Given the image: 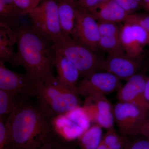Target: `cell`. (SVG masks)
Returning <instances> with one entry per match:
<instances>
[{"mask_svg": "<svg viewBox=\"0 0 149 149\" xmlns=\"http://www.w3.org/2000/svg\"><path fill=\"white\" fill-rule=\"evenodd\" d=\"M15 29L17 50L13 66L21 65L26 73L40 84L57 81L54 74L56 50L54 43L32 29L20 24Z\"/></svg>", "mask_w": 149, "mask_h": 149, "instance_id": "cell-1", "label": "cell"}, {"mask_svg": "<svg viewBox=\"0 0 149 149\" xmlns=\"http://www.w3.org/2000/svg\"><path fill=\"white\" fill-rule=\"evenodd\" d=\"M29 100L20 104L8 116L12 149L39 148L57 133L52 120Z\"/></svg>", "mask_w": 149, "mask_h": 149, "instance_id": "cell-2", "label": "cell"}, {"mask_svg": "<svg viewBox=\"0 0 149 149\" xmlns=\"http://www.w3.org/2000/svg\"><path fill=\"white\" fill-rule=\"evenodd\" d=\"M36 104L45 115L52 120L80 106L79 95L58 81L40 84L37 89Z\"/></svg>", "mask_w": 149, "mask_h": 149, "instance_id": "cell-3", "label": "cell"}, {"mask_svg": "<svg viewBox=\"0 0 149 149\" xmlns=\"http://www.w3.org/2000/svg\"><path fill=\"white\" fill-rule=\"evenodd\" d=\"M55 49L68 58L77 67L83 77L103 70L104 61L97 52L77 42L69 35H63L54 44Z\"/></svg>", "mask_w": 149, "mask_h": 149, "instance_id": "cell-4", "label": "cell"}, {"mask_svg": "<svg viewBox=\"0 0 149 149\" xmlns=\"http://www.w3.org/2000/svg\"><path fill=\"white\" fill-rule=\"evenodd\" d=\"M28 15L32 29L54 44L63 36L59 20L57 0H42Z\"/></svg>", "mask_w": 149, "mask_h": 149, "instance_id": "cell-5", "label": "cell"}, {"mask_svg": "<svg viewBox=\"0 0 149 149\" xmlns=\"http://www.w3.org/2000/svg\"><path fill=\"white\" fill-rule=\"evenodd\" d=\"M54 129L65 140H77L91 126V121L83 107H77L52 119Z\"/></svg>", "mask_w": 149, "mask_h": 149, "instance_id": "cell-6", "label": "cell"}, {"mask_svg": "<svg viewBox=\"0 0 149 149\" xmlns=\"http://www.w3.org/2000/svg\"><path fill=\"white\" fill-rule=\"evenodd\" d=\"M113 107L114 122L119 133L128 137L139 135L149 112L133 104L119 101Z\"/></svg>", "mask_w": 149, "mask_h": 149, "instance_id": "cell-7", "label": "cell"}, {"mask_svg": "<svg viewBox=\"0 0 149 149\" xmlns=\"http://www.w3.org/2000/svg\"><path fill=\"white\" fill-rule=\"evenodd\" d=\"M121 86L119 78L107 71L102 70L83 77L77 84V93L85 97L105 96L118 91Z\"/></svg>", "mask_w": 149, "mask_h": 149, "instance_id": "cell-8", "label": "cell"}, {"mask_svg": "<svg viewBox=\"0 0 149 149\" xmlns=\"http://www.w3.org/2000/svg\"><path fill=\"white\" fill-rule=\"evenodd\" d=\"M40 84L27 73L20 74L8 69L5 63L0 61V89L28 100L36 97Z\"/></svg>", "mask_w": 149, "mask_h": 149, "instance_id": "cell-9", "label": "cell"}, {"mask_svg": "<svg viewBox=\"0 0 149 149\" xmlns=\"http://www.w3.org/2000/svg\"><path fill=\"white\" fill-rule=\"evenodd\" d=\"M71 37L98 52L100 35L98 22L90 12L77 6L76 21Z\"/></svg>", "mask_w": 149, "mask_h": 149, "instance_id": "cell-10", "label": "cell"}, {"mask_svg": "<svg viewBox=\"0 0 149 149\" xmlns=\"http://www.w3.org/2000/svg\"><path fill=\"white\" fill-rule=\"evenodd\" d=\"M83 107L93 124L107 130L114 128L113 106L105 96L85 97Z\"/></svg>", "mask_w": 149, "mask_h": 149, "instance_id": "cell-11", "label": "cell"}, {"mask_svg": "<svg viewBox=\"0 0 149 149\" xmlns=\"http://www.w3.org/2000/svg\"><path fill=\"white\" fill-rule=\"evenodd\" d=\"M120 37L124 52L133 58L139 59L148 45V37L146 30L139 24L124 22L120 27Z\"/></svg>", "mask_w": 149, "mask_h": 149, "instance_id": "cell-12", "label": "cell"}, {"mask_svg": "<svg viewBox=\"0 0 149 149\" xmlns=\"http://www.w3.org/2000/svg\"><path fill=\"white\" fill-rule=\"evenodd\" d=\"M147 78L144 73H138L129 78L117 91L118 101L133 104L149 113L144 94Z\"/></svg>", "mask_w": 149, "mask_h": 149, "instance_id": "cell-13", "label": "cell"}, {"mask_svg": "<svg viewBox=\"0 0 149 149\" xmlns=\"http://www.w3.org/2000/svg\"><path fill=\"white\" fill-rule=\"evenodd\" d=\"M140 63L125 54H108L104 63L103 70L113 74L120 80L127 81L138 73Z\"/></svg>", "mask_w": 149, "mask_h": 149, "instance_id": "cell-14", "label": "cell"}, {"mask_svg": "<svg viewBox=\"0 0 149 149\" xmlns=\"http://www.w3.org/2000/svg\"><path fill=\"white\" fill-rule=\"evenodd\" d=\"M100 49L108 54H124L120 37V28L117 23L99 22Z\"/></svg>", "mask_w": 149, "mask_h": 149, "instance_id": "cell-15", "label": "cell"}, {"mask_svg": "<svg viewBox=\"0 0 149 149\" xmlns=\"http://www.w3.org/2000/svg\"><path fill=\"white\" fill-rule=\"evenodd\" d=\"M55 50L54 67L57 74L56 77L58 82L77 94L78 80L81 76L79 70L65 56Z\"/></svg>", "mask_w": 149, "mask_h": 149, "instance_id": "cell-16", "label": "cell"}, {"mask_svg": "<svg viewBox=\"0 0 149 149\" xmlns=\"http://www.w3.org/2000/svg\"><path fill=\"white\" fill-rule=\"evenodd\" d=\"M90 13L98 22L124 23L128 15L114 0H106Z\"/></svg>", "mask_w": 149, "mask_h": 149, "instance_id": "cell-17", "label": "cell"}, {"mask_svg": "<svg viewBox=\"0 0 149 149\" xmlns=\"http://www.w3.org/2000/svg\"><path fill=\"white\" fill-rule=\"evenodd\" d=\"M17 42L15 29L0 25V61L13 65L16 55L15 46Z\"/></svg>", "mask_w": 149, "mask_h": 149, "instance_id": "cell-18", "label": "cell"}, {"mask_svg": "<svg viewBox=\"0 0 149 149\" xmlns=\"http://www.w3.org/2000/svg\"><path fill=\"white\" fill-rule=\"evenodd\" d=\"M59 20L63 34L71 36L76 21L77 5L74 0H57Z\"/></svg>", "mask_w": 149, "mask_h": 149, "instance_id": "cell-19", "label": "cell"}, {"mask_svg": "<svg viewBox=\"0 0 149 149\" xmlns=\"http://www.w3.org/2000/svg\"><path fill=\"white\" fill-rule=\"evenodd\" d=\"M22 16L14 0H0V25L16 29Z\"/></svg>", "mask_w": 149, "mask_h": 149, "instance_id": "cell-20", "label": "cell"}, {"mask_svg": "<svg viewBox=\"0 0 149 149\" xmlns=\"http://www.w3.org/2000/svg\"><path fill=\"white\" fill-rule=\"evenodd\" d=\"M102 128L93 124L82 133L76 141L79 149H97L102 139Z\"/></svg>", "mask_w": 149, "mask_h": 149, "instance_id": "cell-21", "label": "cell"}, {"mask_svg": "<svg viewBox=\"0 0 149 149\" xmlns=\"http://www.w3.org/2000/svg\"><path fill=\"white\" fill-rule=\"evenodd\" d=\"M27 100L17 94L0 89V116H8Z\"/></svg>", "mask_w": 149, "mask_h": 149, "instance_id": "cell-22", "label": "cell"}, {"mask_svg": "<svg viewBox=\"0 0 149 149\" xmlns=\"http://www.w3.org/2000/svg\"><path fill=\"white\" fill-rule=\"evenodd\" d=\"M128 139L129 137L121 135L113 128L107 130L102 142L111 149H125Z\"/></svg>", "mask_w": 149, "mask_h": 149, "instance_id": "cell-23", "label": "cell"}, {"mask_svg": "<svg viewBox=\"0 0 149 149\" xmlns=\"http://www.w3.org/2000/svg\"><path fill=\"white\" fill-rule=\"evenodd\" d=\"M37 149H79L76 141H68L57 133Z\"/></svg>", "mask_w": 149, "mask_h": 149, "instance_id": "cell-24", "label": "cell"}, {"mask_svg": "<svg viewBox=\"0 0 149 149\" xmlns=\"http://www.w3.org/2000/svg\"><path fill=\"white\" fill-rule=\"evenodd\" d=\"M8 116H0V149H12V141L7 122Z\"/></svg>", "mask_w": 149, "mask_h": 149, "instance_id": "cell-25", "label": "cell"}, {"mask_svg": "<svg viewBox=\"0 0 149 149\" xmlns=\"http://www.w3.org/2000/svg\"><path fill=\"white\" fill-rule=\"evenodd\" d=\"M140 25L147 33L148 37L149 47V15L146 14L133 13L128 15L125 22Z\"/></svg>", "mask_w": 149, "mask_h": 149, "instance_id": "cell-26", "label": "cell"}, {"mask_svg": "<svg viewBox=\"0 0 149 149\" xmlns=\"http://www.w3.org/2000/svg\"><path fill=\"white\" fill-rule=\"evenodd\" d=\"M125 149H149V139L141 135L129 137Z\"/></svg>", "mask_w": 149, "mask_h": 149, "instance_id": "cell-27", "label": "cell"}, {"mask_svg": "<svg viewBox=\"0 0 149 149\" xmlns=\"http://www.w3.org/2000/svg\"><path fill=\"white\" fill-rule=\"evenodd\" d=\"M42 0H14L22 15H28L40 3Z\"/></svg>", "mask_w": 149, "mask_h": 149, "instance_id": "cell-28", "label": "cell"}, {"mask_svg": "<svg viewBox=\"0 0 149 149\" xmlns=\"http://www.w3.org/2000/svg\"><path fill=\"white\" fill-rule=\"evenodd\" d=\"M106 0H77L76 4L81 8L91 12Z\"/></svg>", "mask_w": 149, "mask_h": 149, "instance_id": "cell-29", "label": "cell"}, {"mask_svg": "<svg viewBox=\"0 0 149 149\" xmlns=\"http://www.w3.org/2000/svg\"><path fill=\"white\" fill-rule=\"evenodd\" d=\"M118 4L124 9L128 15L133 14L130 5V0H114Z\"/></svg>", "mask_w": 149, "mask_h": 149, "instance_id": "cell-30", "label": "cell"}, {"mask_svg": "<svg viewBox=\"0 0 149 149\" xmlns=\"http://www.w3.org/2000/svg\"><path fill=\"white\" fill-rule=\"evenodd\" d=\"M139 135L149 139V116L141 126Z\"/></svg>", "mask_w": 149, "mask_h": 149, "instance_id": "cell-31", "label": "cell"}, {"mask_svg": "<svg viewBox=\"0 0 149 149\" xmlns=\"http://www.w3.org/2000/svg\"><path fill=\"white\" fill-rule=\"evenodd\" d=\"M130 5L133 13H135L142 7L143 0H130Z\"/></svg>", "mask_w": 149, "mask_h": 149, "instance_id": "cell-32", "label": "cell"}, {"mask_svg": "<svg viewBox=\"0 0 149 149\" xmlns=\"http://www.w3.org/2000/svg\"><path fill=\"white\" fill-rule=\"evenodd\" d=\"M144 93L146 101L149 105V77L147 78Z\"/></svg>", "mask_w": 149, "mask_h": 149, "instance_id": "cell-33", "label": "cell"}, {"mask_svg": "<svg viewBox=\"0 0 149 149\" xmlns=\"http://www.w3.org/2000/svg\"><path fill=\"white\" fill-rule=\"evenodd\" d=\"M97 149H111L109 148L104 143H103L102 142H101L100 143L97 147Z\"/></svg>", "mask_w": 149, "mask_h": 149, "instance_id": "cell-34", "label": "cell"}, {"mask_svg": "<svg viewBox=\"0 0 149 149\" xmlns=\"http://www.w3.org/2000/svg\"><path fill=\"white\" fill-rule=\"evenodd\" d=\"M149 5V0H143V5H142V7L143 8L145 9Z\"/></svg>", "mask_w": 149, "mask_h": 149, "instance_id": "cell-35", "label": "cell"}, {"mask_svg": "<svg viewBox=\"0 0 149 149\" xmlns=\"http://www.w3.org/2000/svg\"><path fill=\"white\" fill-rule=\"evenodd\" d=\"M145 10H146L147 11H148L149 13V5L145 9Z\"/></svg>", "mask_w": 149, "mask_h": 149, "instance_id": "cell-36", "label": "cell"}]
</instances>
